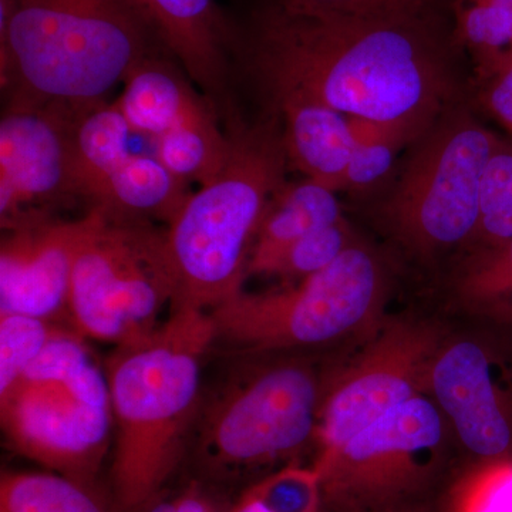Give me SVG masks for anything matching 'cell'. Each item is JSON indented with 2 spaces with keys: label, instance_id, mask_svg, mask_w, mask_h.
Masks as SVG:
<instances>
[{
  "label": "cell",
  "instance_id": "6da1fadb",
  "mask_svg": "<svg viewBox=\"0 0 512 512\" xmlns=\"http://www.w3.org/2000/svg\"><path fill=\"white\" fill-rule=\"evenodd\" d=\"M454 6L379 16L291 12L256 18L252 62L271 92L308 94L348 117L413 141L450 109L458 55Z\"/></svg>",
  "mask_w": 512,
  "mask_h": 512
},
{
  "label": "cell",
  "instance_id": "7a4b0ae2",
  "mask_svg": "<svg viewBox=\"0 0 512 512\" xmlns=\"http://www.w3.org/2000/svg\"><path fill=\"white\" fill-rule=\"evenodd\" d=\"M215 342L210 312L177 306L156 330L116 346L107 360L117 511H140L173 481L200 412L202 367Z\"/></svg>",
  "mask_w": 512,
  "mask_h": 512
},
{
  "label": "cell",
  "instance_id": "3957f363",
  "mask_svg": "<svg viewBox=\"0 0 512 512\" xmlns=\"http://www.w3.org/2000/svg\"><path fill=\"white\" fill-rule=\"evenodd\" d=\"M161 42L140 0H0V79L8 99L84 107Z\"/></svg>",
  "mask_w": 512,
  "mask_h": 512
},
{
  "label": "cell",
  "instance_id": "277c9868",
  "mask_svg": "<svg viewBox=\"0 0 512 512\" xmlns=\"http://www.w3.org/2000/svg\"><path fill=\"white\" fill-rule=\"evenodd\" d=\"M284 140L274 126L234 137L227 167L191 194L165 229L177 306L211 312L242 292L256 232L284 184Z\"/></svg>",
  "mask_w": 512,
  "mask_h": 512
},
{
  "label": "cell",
  "instance_id": "5b68a950",
  "mask_svg": "<svg viewBox=\"0 0 512 512\" xmlns=\"http://www.w3.org/2000/svg\"><path fill=\"white\" fill-rule=\"evenodd\" d=\"M86 338L60 328L39 357L0 393L10 447L47 471L96 487L114 443L106 369Z\"/></svg>",
  "mask_w": 512,
  "mask_h": 512
},
{
  "label": "cell",
  "instance_id": "8992f818",
  "mask_svg": "<svg viewBox=\"0 0 512 512\" xmlns=\"http://www.w3.org/2000/svg\"><path fill=\"white\" fill-rule=\"evenodd\" d=\"M325 383L302 359L232 373L202 399L195 421L197 477L224 487L264 468L291 466L316 443Z\"/></svg>",
  "mask_w": 512,
  "mask_h": 512
},
{
  "label": "cell",
  "instance_id": "52a82bcc",
  "mask_svg": "<svg viewBox=\"0 0 512 512\" xmlns=\"http://www.w3.org/2000/svg\"><path fill=\"white\" fill-rule=\"evenodd\" d=\"M175 293L164 231L99 208L80 218L69 316L83 338L114 346L144 338Z\"/></svg>",
  "mask_w": 512,
  "mask_h": 512
},
{
  "label": "cell",
  "instance_id": "ba28073f",
  "mask_svg": "<svg viewBox=\"0 0 512 512\" xmlns=\"http://www.w3.org/2000/svg\"><path fill=\"white\" fill-rule=\"evenodd\" d=\"M501 136L450 107L424 136L382 204L384 225L416 254L474 241L488 161Z\"/></svg>",
  "mask_w": 512,
  "mask_h": 512
},
{
  "label": "cell",
  "instance_id": "9c48e42d",
  "mask_svg": "<svg viewBox=\"0 0 512 512\" xmlns=\"http://www.w3.org/2000/svg\"><path fill=\"white\" fill-rule=\"evenodd\" d=\"M386 282L375 255L355 244L318 274L264 293H245L212 309L217 343L239 352L311 348L348 336L375 318Z\"/></svg>",
  "mask_w": 512,
  "mask_h": 512
},
{
  "label": "cell",
  "instance_id": "30bf717a",
  "mask_svg": "<svg viewBox=\"0 0 512 512\" xmlns=\"http://www.w3.org/2000/svg\"><path fill=\"white\" fill-rule=\"evenodd\" d=\"M447 424L423 394L315 458L320 512H390L430 503L446 473Z\"/></svg>",
  "mask_w": 512,
  "mask_h": 512
},
{
  "label": "cell",
  "instance_id": "8fae6325",
  "mask_svg": "<svg viewBox=\"0 0 512 512\" xmlns=\"http://www.w3.org/2000/svg\"><path fill=\"white\" fill-rule=\"evenodd\" d=\"M441 330L420 320H394L348 366L325 383L316 457L336 450L396 407L429 390Z\"/></svg>",
  "mask_w": 512,
  "mask_h": 512
},
{
  "label": "cell",
  "instance_id": "7c38bea8",
  "mask_svg": "<svg viewBox=\"0 0 512 512\" xmlns=\"http://www.w3.org/2000/svg\"><path fill=\"white\" fill-rule=\"evenodd\" d=\"M77 107L8 99L0 120V224L3 231L53 217L79 197L70 130Z\"/></svg>",
  "mask_w": 512,
  "mask_h": 512
},
{
  "label": "cell",
  "instance_id": "4fadbf2b",
  "mask_svg": "<svg viewBox=\"0 0 512 512\" xmlns=\"http://www.w3.org/2000/svg\"><path fill=\"white\" fill-rule=\"evenodd\" d=\"M431 399L478 460L511 456L512 413L490 350L474 339L444 340L429 377Z\"/></svg>",
  "mask_w": 512,
  "mask_h": 512
},
{
  "label": "cell",
  "instance_id": "5bb4252c",
  "mask_svg": "<svg viewBox=\"0 0 512 512\" xmlns=\"http://www.w3.org/2000/svg\"><path fill=\"white\" fill-rule=\"evenodd\" d=\"M80 218L6 229L0 244V312L70 323L69 296Z\"/></svg>",
  "mask_w": 512,
  "mask_h": 512
},
{
  "label": "cell",
  "instance_id": "9a60e30c",
  "mask_svg": "<svg viewBox=\"0 0 512 512\" xmlns=\"http://www.w3.org/2000/svg\"><path fill=\"white\" fill-rule=\"evenodd\" d=\"M274 100L284 117V147L289 163L329 190H345L355 141L349 119L308 94L275 90Z\"/></svg>",
  "mask_w": 512,
  "mask_h": 512
},
{
  "label": "cell",
  "instance_id": "2e32d148",
  "mask_svg": "<svg viewBox=\"0 0 512 512\" xmlns=\"http://www.w3.org/2000/svg\"><path fill=\"white\" fill-rule=\"evenodd\" d=\"M170 55L208 100L224 93L228 32L214 0H140Z\"/></svg>",
  "mask_w": 512,
  "mask_h": 512
},
{
  "label": "cell",
  "instance_id": "e0dca14e",
  "mask_svg": "<svg viewBox=\"0 0 512 512\" xmlns=\"http://www.w3.org/2000/svg\"><path fill=\"white\" fill-rule=\"evenodd\" d=\"M116 104L133 133L157 140L191 114L211 106L192 90L180 67L154 50L124 79Z\"/></svg>",
  "mask_w": 512,
  "mask_h": 512
},
{
  "label": "cell",
  "instance_id": "ac0fdd59",
  "mask_svg": "<svg viewBox=\"0 0 512 512\" xmlns=\"http://www.w3.org/2000/svg\"><path fill=\"white\" fill-rule=\"evenodd\" d=\"M187 185L157 157L131 154L110 175L90 208L128 220L168 225L191 195Z\"/></svg>",
  "mask_w": 512,
  "mask_h": 512
},
{
  "label": "cell",
  "instance_id": "d6986e66",
  "mask_svg": "<svg viewBox=\"0 0 512 512\" xmlns=\"http://www.w3.org/2000/svg\"><path fill=\"white\" fill-rule=\"evenodd\" d=\"M133 134L116 101L77 107L70 130L74 181L83 200L93 204L110 175L128 157Z\"/></svg>",
  "mask_w": 512,
  "mask_h": 512
},
{
  "label": "cell",
  "instance_id": "ffe728a7",
  "mask_svg": "<svg viewBox=\"0 0 512 512\" xmlns=\"http://www.w3.org/2000/svg\"><path fill=\"white\" fill-rule=\"evenodd\" d=\"M343 220L336 192L315 181L282 184L272 195L248 262L247 276L296 239Z\"/></svg>",
  "mask_w": 512,
  "mask_h": 512
},
{
  "label": "cell",
  "instance_id": "44dd1931",
  "mask_svg": "<svg viewBox=\"0 0 512 512\" xmlns=\"http://www.w3.org/2000/svg\"><path fill=\"white\" fill-rule=\"evenodd\" d=\"M234 138L225 137L211 106L178 123L156 140V157L184 181L210 183L227 167Z\"/></svg>",
  "mask_w": 512,
  "mask_h": 512
},
{
  "label": "cell",
  "instance_id": "7402d4cb",
  "mask_svg": "<svg viewBox=\"0 0 512 512\" xmlns=\"http://www.w3.org/2000/svg\"><path fill=\"white\" fill-rule=\"evenodd\" d=\"M0 512H119L101 500L96 487L52 471H5Z\"/></svg>",
  "mask_w": 512,
  "mask_h": 512
},
{
  "label": "cell",
  "instance_id": "603a6c76",
  "mask_svg": "<svg viewBox=\"0 0 512 512\" xmlns=\"http://www.w3.org/2000/svg\"><path fill=\"white\" fill-rule=\"evenodd\" d=\"M454 25L481 82L512 56V0H454Z\"/></svg>",
  "mask_w": 512,
  "mask_h": 512
},
{
  "label": "cell",
  "instance_id": "cb8c5ba5",
  "mask_svg": "<svg viewBox=\"0 0 512 512\" xmlns=\"http://www.w3.org/2000/svg\"><path fill=\"white\" fill-rule=\"evenodd\" d=\"M232 512H320L318 476L299 464L279 468L249 484Z\"/></svg>",
  "mask_w": 512,
  "mask_h": 512
},
{
  "label": "cell",
  "instance_id": "d4e9b609",
  "mask_svg": "<svg viewBox=\"0 0 512 512\" xmlns=\"http://www.w3.org/2000/svg\"><path fill=\"white\" fill-rule=\"evenodd\" d=\"M355 244L346 221L316 229L262 262L251 276H276L286 282L302 281L332 265Z\"/></svg>",
  "mask_w": 512,
  "mask_h": 512
},
{
  "label": "cell",
  "instance_id": "484cf974",
  "mask_svg": "<svg viewBox=\"0 0 512 512\" xmlns=\"http://www.w3.org/2000/svg\"><path fill=\"white\" fill-rule=\"evenodd\" d=\"M440 512H512V457L478 460L448 485Z\"/></svg>",
  "mask_w": 512,
  "mask_h": 512
},
{
  "label": "cell",
  "instance_id": "4316f807",
  "mask_svg": "<svg viewBox=\"0 0 512 512\" xmlns=\"http://www.w3.org/2000/svg\"><path fill=\"white\" fill-rule=\"evenodd\" d=\"M458 291L471 308L512 315V238L478 248L461 272Z\"/></svg>",
  "mask_w": 512,
  "mask_h": 512
},
{
  "label": "cell",
  "instance_id": "83f0119b",
  "mask_svg": "<svg viewBox=\"0 0 512 512\" xmlns=\"http://www.w3.org/2000/svg\"><path fill=\"white\" fill-rule=\"evenodd\" d=\"M512 238V137L501 136L488 161L481 192V218L474 244L493 247Z\"/></svg>",
  "mask_w": 512,
  "mask_h": 512
},
{
  "label": "cell",
  "instance_id": "f1b7e54d",
  "mask_svg": "<svg viewBox=\"0 0 512 512\" xmlns=\"http://www.w3.org/2000/svg\"><path fill=\"white\" fill-rule=\"evenodd\" d=\"M60 328L50 320L0 312V393L25 373Z\"/></svg>",
  "mask_w": 512,
  "mask_h": 512
},
{
  "label": "cell",
  "instance_id": "f546056e",
  "mask_svg": "<svg viewBox=\"0 0 512 512\" xmlns=\"http://www.w3.org/2000/svg\"><path fill=\"white\" fill-rule=\"evenodd\" d=\"M286 10L309 15L379 16L454 6V0H274Z\"/></svg>",
  "mask_w": 512,
  "mask_h": 512
},
{
  "label": "cell",
  "instance_id": "4dcf8cb0",
  "mask_svg": "<svg viewBox=\"0 0 512 512\" xmlns=\"http://www.w3.org/2000/svg\"><path fill=\"white\" fill-rule=\"evenodd\" d=\"M224 487L201 477L178 485L168 484L138 512H232Z\"/></svg>",
  "mask_w": 512,
  "mask_h": 512
},
{
  "label": "cell",
  "instance_id": "1f68e13d",
  "mask_svg": "<svg viewBox=\"0 0 512 512\" xmlns=\"http://www.w3.org/2000/svg\"><path fill=\"white\" fill-rule=\"evenodd\" d=\"M402 140H383L372 144H355L346 171L345 190L369 191L392 173Z\"/></svg>",
  "mask_w": 512,
  "mask_h": 512
},
{
  "label": "cell",
  "instance_id": "d6a6232c",
  "mask_svg": "<svg viewBox=\"0 0 512 512\" xmlns=\"http://www.w3.org/2000/svg\"><path fill=\"white\" fill-rule=\"evenodd\" d=\"M481 104L507 136L512 137V56L501 64L500 69L484 80Z\"/></svg>",
  "mask_w": 512,
  "mask_h": 512
},
{
  "label": "cell",
  "instance_id": "836d02e7",
  "mask_svg": "<svg viewBox=\"0 0 512 512\" xmlns=\"http://www.w3.org/2000/svg\"><path fill=\"white\" fill-rule=\"evenodd\" d=\"M390 512H440L439 508L434 507L431 503L413 505V507L402 508V510Z\"/></svg>",
  "mask_w": 512,
  "mask_h": 512
}]
</instances>
